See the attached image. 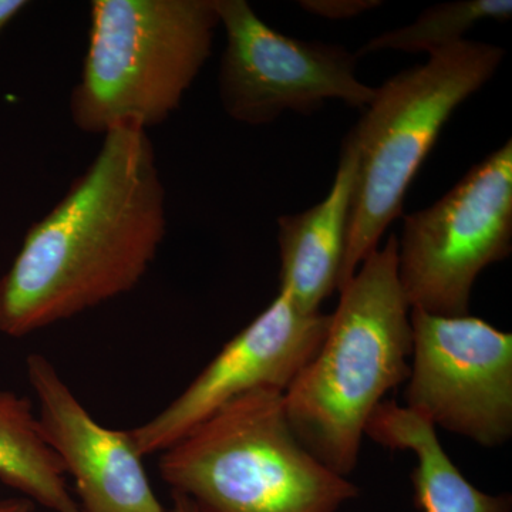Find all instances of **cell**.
I'll return each instance as SVG.
<instances>
[{"mask_svg":"<svg viewBox=\"0 0 512 512\" xmlns=\"http://www.w3.org/2000/svg\"><path fill=\"white\" fill-rule=\"evenodd\" d=\"M167 234L165 188L147 130L111 128L86 171L0 278V333L23 338L133 291Z\"/></svg>","mask_w":512,"mask_h":512,"instance_id":"1","label":"cell"},{"mask_svg":"<svg viewBox=\"0 0 512 512\" xmlns=\"http://www.w3.org/2000/svg\"><path fill=\"white\" fill-rule=\"evenodd\" d=\"M397 248L392 234L340 289L322 346L284 394L295 436L342 477L357 466L370 416L410 375L412 308Z\"/></svg>","mask_w":512,"mask_h":512,"instance_id":"2","label":"cell"},{"mask_svg":"<svg viewBox=\"0 0 512 512\" xmlns=\"http://www.w3.org/2000/svg\"><path fill=\"white\" fill-rule=\"evenodd\" d=\"M504 57L503 47L463 39L376 87L346 136L357 177L338 292L402 217L410 184L454 111L493 79Z\"/></svg>","mask_w":512,"mask_h":512,"instance_id":"3","label":"cell"},{"mask_svg":"<svg viewBox=\"0 0 512 512\" xmlns=\"http://www.w3.org/2000/svg\"><path fill=\"white\" fill-rule=\"evenodd\" d=\"M282 392L232 400L161 453L171 491L207 512H336L359 497L293 433Z\"/></svg>","mask_w":512,"mask_h":512,"instance_id":"4","label":"cell"},{"mask_svg":"<svg viewBox=\"0 0 512 512\" xmlns=\"http://www.w3.org/2000/svg\"><path fill=\"white\" fill-rule=\"evenodd\" d=\"M214 0H94L70 117L82 133L160 126L180 109L212 53Z\"/></svg>","mask_w":512,"mask_h":512,"instance_id":"5","label":"cell"},{"mask_svg":"<svg viewBox=\"0 0 512 512\" xmlns=\"http://www.w3.org/2000/svg\"><path fill=\"white\" fill-rule=\"evenodd\" d=\"M403 221L397 271L410 308L447 318L470 315L478 275L512 251V141Z\"/></svg>","mask_w":512,"mask_h":512,"instance_id":"6","label":"cell"},{"mask_svg":"<svg viewBox=\"0 0 512 512\" xmlns=\"http://www.w3.org/2000/svg\"><path fill=\"white\" fill-rule=\"evenodd\" d=\"M227 46L218 70L222 109L237 123L265 126L292 111L312 114L330 100L363 111L376 87L357 77L346 47L276 32L247 0H214Z\"/></svg>","mask_w":512,"mask_h":512,"instance_id":"7","label":"cell"},{"mask_svg":"<svg viewBox=\"0 0 512 512\" xmlns=\"http://www.w3.org/2000/svg\"><path fill=\"white\" fill-rule=\"evenodd\" d=\"M407 409L484 447L512 436V335L474 316L410 311Z\"/></svg>","mask_w":512,"mask_h":512,"instance_id":"8","label":"cell"},{"mask_svg":"<svg viewBox=\"0 0 512 512\" xmlns=\"http://www.w3.org/2000/svg\"><path fill=\"white\" fill-rule=\"evenodd\" d=\"M329 323L330 315L299 311L279 292L163 412L130 429L138 453H163L244 394L259 389L285 393L322 346Z\"/></svg>","mask_w":512,"mask_h":512,"instance_id":"9","label":"cell"},{"mask_svg":"<svg viewBox=\"0 0 512 512\" xmlns=\"http://www.w3.org/2000/svg\"><path fill=\"white\" fill-rule=\"evenodd\" d=\"M26 375L39 403L40 430L74 480L80 512H167L130 430L97 423L46 356L29 355Z\"/></svg>","mask_w":512,"mask_h":512,"instance_id":"10","label":"cell"},{"mask_svg":"<svg viewBox=\"0 0 512 512\" xmlns=\"http://www.w3.org/2000/svg\"><path fill=\"white\" fill-rule=\"evenodd\" d=\"M356 177L355 150L345 138L328 195L309 210L278 218L279 292L299 311L319 312L338 291Z\"/></svg>","mask_w":512,"mask_h":512,"instance_id":"11","label":"cell"},{"mask_svg":"<svg viewBox=\"0 0 512 512\" xmlns=\"http://www.w3.org/2000/svg\"><path fill=\"white\" fill-rule=\"evenodd\" d=\"M365 436L394 451H410L414 505L421 512H511L508 494H488L464 477L447 456L436 427L393 400L382 402L370 416Z\"/></svg>","mask_w":512,"mask_h":512,"instance_id":"12","label":"cell"},{"mask_svg":"<svg viewBox=\"0 0 512 512\" xmlns=\"http://www.w3.org/2000/svg\"><path fill=\"white\" fill-rule=\"evenodd\" d=\"M0 481L53 512H80L29 397L0 390Z\"/></svg>","mask_w":512,"mask_h":512,"instance_id":"13","label":"cell"},{"mask_svg":"<svg viewBox=\"0 0 512 512\" xmlns=\"http://www.w3.org/2000/svg\"><path fill=\"white\" fill-rule=\"evenodd\" d=\"M512 16L511 0H458L440 3L420 13L410 25L387 30L373 37L356 53L402 52L431 53L454 45L464 35L484 20L507 22Z\"/></svg>","mask_w":512,"mask_h":512,"instance_id":"14","label":"cell"},{"mask_svg":"<svg viewBox=\"0 0 512 512\" xmlns=\"http://www.w3.org/2000/svg\"><path fill=\"white\" fill-rule=\"evenodd\" d=\"M380 0H302L301 9L328 20H348L380 8Z\"/></svg>","mask_w":512,"mask_h":512,"instance_id":"15","label":"cell"},{"mask_svg":"<svg viewBox=\"0 0 512 512\" xmlns=\"http://www.w3.org/2000/svg\"><path fill=\"white\" fill-rule=\"evenodd\" d=\"M26 6L25 0H0V33Z\"/></svg>","mask_w":512,"mask_h":512,"instance_id":"16","label":"cell"},{"mask_svg":"<svg viewBox=\"0 0 512 512\" xmlns=\"http://www.w3.org/2000/svg\"><path fill=\"white\" fill-rule=\"evenodd\" d=\"M171 497H173V508L170 512H207L188 495L171 491Z\"/></svg>","mask_w":512,"mask_h":512,"instance_id":"17","label":"cell"},{"mask_svg":"<svg viewBox=\"0 0 512 512\" xmlns=\"http://www.w3.org/2000/svg\"><path fill=\"white\" fill-rule=\"evenodd\" d=\"M35 504L25 497L8 498L0 500V512H33Z\"/></svg>","mask_w":512,"mask_h":512,"instance_id":"18","label":"cell"}]
</instances>
